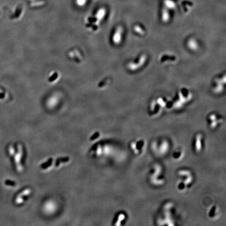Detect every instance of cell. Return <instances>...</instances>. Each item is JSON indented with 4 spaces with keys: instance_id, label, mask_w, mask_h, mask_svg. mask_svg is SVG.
Masks as SVG:
<instances>
[{
    "instance_id": "7",
    "label": "cell",
    "mask_w": 226,
    "mask_h": 226,
    "mask_svg": "<svg viewBox=\"0 0 226 226\" xmlns=\"http://www.w3.org/2000/svg\"><path fill=\"white\" fill-rule=\"evenodd\" d=\"M187 46L192 51H196L199 48V44L194 38H190L187 41Z\"/></svg>"
},
{
    "instance_id": "1",
    "label": "cell",
    "mask_w": 226,
    "mask_h": 226,
    "mask_svg": "<svg viewBox=\"0 0 226 226\" xmlns=\"http://www.w3.org/2000/svg\"><path fill=\"white\" fill-rule=\"evenodd\" d=\"M147 60V57L146 55H141L139 57L138 60L132 61L128 64L127 67L128 69L134 71L140 69L143 67L146 63V61Z\"/></svg>"
},
{
    "instance_id": "13",
    "label": "cell",
    "mask_w": 226,
    "mask_h": 226,
    "mask_svg": "<svg viewBox=\"0 0 226 226\" xmlns=\"http://www.w3.org/2000/svg\"><path fill=\"white\" fill-rule=\"evenodd\" d=\"M218 211V209L216 206H214L212 208H211L209 209V211L208 212V216L209 217L211 218H213V217H215L217 214H216V211Z\"/></svg>"
},
{
    "instance_id": "4",
    "label": "cell",
    "mask_w": 226,
    "mask_h": 226,
    "mask_svg": "<svg viewBox=\"0 0 226 226\" xmlns=\"http://www.w3.org/2000/svg\"><path fill=\"white\" fill-rule=\"evenodd\" d=\"M123 28L121 26H119L117 28L114 35L113 36V40L114 44L118 45L121 43L123 38Z\"/></svg>"
},
{
    "instance_id": "9",
    "label": "cell",
    "mask_w": 226,
    "mask_h": 226,
    "mask_svg": "<svg viewBox=\"0 0 226 226\" xmlns=\"http://www.w3.org/2000/svg\"><path fill=\"white\" fill-rule=\"evenodd\" d=\"M164 3L168 9H174L177 7V4L173 0H164Z\"/></svg>"
},
{
    "instance_id": "8",
    "label": "cell",
    "mask_w": 226,
    "mask_h": 226,
    "mask_svg": "<svg viewBox=\"0 0 226 226\" xmlns=\"http://www.w3.org/2000/svg\"><path fill=\"white\" fill-rule=\"evenodd\" d=\"M170 20V14L169 13V9L165 7L162 10L161 20L164 23H167L169 22Z\"/></svg>"
},
{
    "instance_id": "17",
    "label": "cell",
    "mask_w": 226,
    "mask_h": 226,
    "mask_svg": "<svg viewBox=\"0 0 226 226\" xmlns=\"http://www.w3.org/2000/svg\"><path fill=\"white\" fill-rule=\"evenodd\" d=\"M179 155H182V153L181 151H179V152H175V153H174V154H173V158H174V159H179V158H181V157L182 156L181 155L179 156Z\"/></svg>"
},
{
    "instance_id": "6",
    "label": "cell",
    "mask_w": 226,
    "mask_h": 226,
    "mask_svg": "<svg viewBox=\"0 0 226 226\" xmlns=\"http://www.w3.org/2000/svg\"><path fill=\"white\" fill-rule=\"evenodd\" d=\"M225 84V78L222 80V78L217 80L216 82V85H215L214 91L215 93H216L217 94H219L222 93L224 90V85Z\"/></svg>"
},
{
    "instance_id": "2",
    "label": "cell",
    "mask_w": 226,
    "mask_h": 226,
    "mask_svg": "<svg viewBox=\"0 0 226 226\" xmlns=\"http://www.w3.org/2000/svg\"><path fill=\"white\" fill-rule=\"evenodd\" d=\"M179 177H182L181 182L187 186L192 182L193 177L190 171L186 170L179 171Z\"/></svg>"
},
{
    "instance_id": "11",
    "label": "cell",
    "mask_w": 226,
    "mask_h": 226,
    "mask_svg": "<svg viewBox=\"0 0 226 226\" xmlns=\"http://www.w3.org/2000/svg\"><path fill=\"white\" fill-rule=\"evenodd\" d=\"M106 11L104 8H101L98 10L96 14V18L97 21L101 20L105 16Z\"/></svg>"
},
{
    "instance_id": "14",
    "label": "cell",
    "mask_w": 226,
    "mask_h": 226,
    "mask_svg": "<svg viewBox=\"0 0 226 226\" xmlns=\"http://www.w3.org/2000/svg\"><path fill=\"white\" fill-rule=\"evenodd\" d=\"M69 158H59L56 161V166H58L60 164L61 162L65 163V162H67L68 161H69Z\"/></svg>"
},
{
    "instance_id": "3",
    "label": "cell",
    "mask_w": 226,
    "mask_h": 226,
    "mask_svg": "<svg viewBox=\"0 0 226 226\" xmlns=\"http://www.w3.org/2000/svg\"><path fill=\"white\" fill-rule=\"evenodd\" d=\"M145 143L143 140L132 142L130 145V148L135 154H139L145 148Z\"/></svg>"
},
{
    "instance_id": "5",
    "label": "cell",
    "mask_w": 226,
    "mask_h": 226,
    "mask_svg": "<svg viewBox=\"0 0 226 226\" xmlns=\"http://www.w3.org/2000/svg\"><path fill=\"white\" fill-rule=\"evenodd\" d=\"M178 96H179V99L177 100V102L175 103L176 105H174L177 107H179V108L182 107V106H183V104H185L186 102H187L191 99L190 93L188 94V95H187V96H185V95L184 96L183 92H179Z\"/></svg>"
},
{
    "instance_id": "18",
    "label": "cell",
    "mask_w": 226,
    "mask_h": 226,
    "mask_svg": "<svg viewBox=\"0 0 226 226\" xmlns=\"http://www.w3.org/2000/svg\"><path fill=\"white\" fill-rule=\"evenodd\" d=\"M99 136H100V134H99V132H96V133H95L93 136H92L91 137V140H93L94 139H96L97 138H98Z\"/></svg>"
},
{
    "instance_id": "15",
    "label": "cell",
    "mask_w": 226,
    "mask_h": 226,
    "mask_svg": "<svg viewBox=\"0 0 226 226\" xmlns=\"http://www.w3.org/2000/svg\"><path fill=\"white\" fill-rule=\"evenodd\" d=\"M87 0H76V4L79 7H82L85 5Z\"/></svg>"
},
{
    "instance_id": "10",
    "label": "cell",
    "mask_w": 226,
    "mask_h": 226,
    "mask_svg": "<svg viewBox=\"0 0 226 226\" xmlns=\"http://www.w3.org/2000/svg\"><path fill=\"white\" fill-rule=\"evenodd\" d=\"M202 137L201 135H197L195 141V148L196 151H200L202 147Z\"/></svg>"
},
{
    "instance_id": "19",
    "label": "cell",
    "mask_w": 226,
    "mask_h": 226,
    "mask_svg": "<svg viewBox=\"0 0 226 226\" xmlns=\"http://www.w3.org/2000/svg\"><path fill=\"white\" fill-rule=\"evenodd\" d=\"M6 183H7V184H8L7 185H15V183H14L13 182L9 181L7 182Z\"/></svg>"
},
{
    "instance_id": "12",
    "label": "cell",
    "mask_w": 226,
    "mask_h": 226,
    "mask_svg": "<svg viewBox=\"0 0 226 226\" xmlns=\"http://www.w3.org/2000/svg\"><path fill=\"white\" fill-rule=\"evenodd\" d=\"M134 31L137 34H139L141 35H143V34L145 33V31L139 25H135L134 27Z\"/></svg>"
},
{
    "instance_id": "16",
    "label": "cell",
    "mask_w": 226,
    "mask_h": 226,
    "mask_svg": "<svg viewBox=\"0 0 226 226\" xmlns=\"http://www.w3.org/2000/svg\"><path fill=\"white\" fill-rule=\"evenodd\" d=\"M52 159H50L48 161H47L46 163H45L42 166H41V168H43V169L48 168V166H49L52 164Z\"/></svg>"
}]
</instances>
